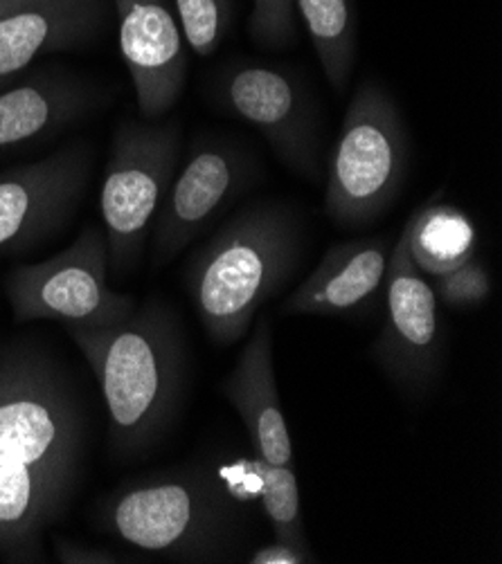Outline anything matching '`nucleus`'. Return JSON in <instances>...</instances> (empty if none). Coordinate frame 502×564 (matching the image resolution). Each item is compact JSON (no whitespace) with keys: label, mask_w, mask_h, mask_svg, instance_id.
Returning a JSON list of instances; mask_svg holds the SVG:
<instances>
[{"label":"nucleus","mask_w":502,"mask_h":564,"mask_svg":"<svg viewBox=\"0 0 502 564\" xmlns=\"http://www.w3.org/2000/svg\"><path fill=\"white\" fill-rule=\"evenodd\" d=\"M66 330L99 382L110 449L122 459L149 453L181 403L185 345L172 306L151 300L114 326Z\"/></svg>","instance_id":"nucleus-1"},{"label":"nucleus","mask_w":502,"mask_h":564,"mask_svg":"<svg viewBox=\"0 0 502 564\" xmlns=\"http://www.w3.org/2000/svg\"><path fill=\"white\" fill-rule=\"evenodd\" d=\"M305 250V225L282 200L242 207L199 246L185 268V291L218 347L239 343L259 308L282 291Z\"/></svg>","instance_id":"nucleus-2"},{"label":"nucleus","mask_w":502,"mask_h":564,"mask_svg":"<svg viewBox=\"0 0 502 564\" xmlns=\"http://www.w3.org/2000/svg\"><path fill=\"white\" fill-rule=\"evenodd\" d=\"M244 506L214 468L188 466L110 492L99 503L97 524L145 553L179 562H228L246 533Z\"/></svg>","instance_id":"nucleus-3"},{"label":"nucleus","mask_w":502,"mask_h":564,"mask_svg":"<svg viewBox=\"0 0 502 564\" xmlns=\"http://www.w3.org/2000/svg\"><path fill=\"white\" fill-rule=\"evenodd\" d=\"M82 416L71 382L39 347H0V457L32 473L64 509L82 468Z\"/></svg>","instance_id":"nucleus-4"},{"label":"nucleus","mask_w":502,"mask_h":564,"mask_svg":"<svg viewBox=\"0 0 502 564\" xmlns=\"http://www.w3.org/2000/svg\"><path fill=\"white\" fill-rule=\"evenodd\" d=\"M410 160L402 108L376 79L359 84L327 164L324 214L345 230L381 218L399 198Z\"/></svg>","instance_id":"nucleus-5"},{"label":"nucleus","mask_w":502,"mask_h":564,"mask_svg":"<svg viewBox=\"0 0 502 564\" xmlns=\"http://www.w3.org/2000/svg\"><path fill=\"white\" fill-rule=\"evenodd\" d=\"M181 158V122L125 120L110 140L99 209L108 272L122 279L138 265L151 223L174 181Z\"/></svg>","instance_id":"nucleus-6"},{"label":"nucleus","mask_w":502,"mask_h":564,"mask_svg":"<svg viewBox=\"0 0 502 564\" xmlns=\"http://www.w3.org/2000/svg\"><path fill=\"white\" fill-rule=\"evenodd\" d=\"M17 324L50 319L68 326H114L136 311V300L108 286V250L102 228L86 225L54 257L17 265L3 281Z\"/></svg>","instance_id":"nucleus-7"},{"label":"nucleus","mask_w":502,"mask_h":564,"mask_svg":"<svg viewBox=\"0 0 502 564\" xmlns=\"http://www.w3.org/2000/svg\"><path fill=\"white\" fill-rule=\"evenodd\" d=\"M210 101L255 127L291 172L320 183V110L305 79L287 68L228 62L207 84Z\"/></svg>","instance_id":"nucleus-8"},{"label":"nucleus","mask_w":502,"mask_h":564,"mask_svg":"<svg viewBox=\"0 0 502 564\" xmlns=\"http://www.w3.org/2000/svg\"><path fill=\"white\" fill-rule=\"evenodd\" d=\"M255 172L257 162L244 144L216 135L199 138L156 214L153 268L181 254L223 207L253 185Z\"/></svg>","instance_id":"nucleus-9"},{"label":"nucleus","mask_w":502,"mask_h":564,"mask_svg":"<svg viewBox=\"0 0 502 564\" xmlns=\"http://www.w3.org/2000/svg\"><path fill=\"white\" fill-rule=\"evenodd\" d=\"M95 149L71 142L0 174V252H25L77 214L90 183Z\"/></svg>","instance_id":"nucleus-10"},{"label":"nucleus","mask_w":502,"mask_h":564,"mask_svg":"<svg viewBox=\"0 0 502 564\" xmlns=\"http://www.w3.org/2000/svg\"><path fill=\"white\" fill-rule=\"evenodd\" d=\"M383 373L406 391H424L441 367V324L428 279L408 257L399 235L387 261L383 322L372 345Z\"/></svg>","instance_id":"nucleus-11"},{"label":"nucleus","mask_w":502,"mask_h":564,"mask_svg":"<svg viewBox=\"0 0 502 564\" xmlns=\"http://www.w3.org/2000/svg\"><path fill=\"white\" fill-rule=\"evenodd\" d=\"M120 52L142 120L156 122L181 99L188 82V43L170 0H110Z\"/></svg>","instance_id":"nucleus-12"},{"label":"nucleus","mask_w":502,"mask_h":564,"mask_svg":"<svg viewBox=\"0 0 502 564\" xmlns=\"http://www.w3.org/2000/svg\"><path fill=\"white\" fill-rule=\"evenodd\" d=\"M389 237H361L333 243L302 284L282 304V315L361 317L381 300L389 252Z\"/></svg>","instance_id":"nucleus-13"},{"label":"nucleus","mask_w":502,"mask_h":564,"mask_svg":"<svg viewBox=\"0 0 502 564\" xmlns=\"http://www.w3.org/2000/svg\"><path fill=\"white\" fill-rule=\"evenodd\" d=\"M110 0H21L0 19V90L41 54L90 45L110 19Z\"/></svg>","instance_id":"nucleus-14"},{"label":"nucleus","mask_w":502,"mask_h":564,"mask_svg":"<svg viewBox=\"0 0 502 564\" xmlns=\"http://www.w3.org/2000/svg\"><path fill=\"white\" fill-rule=\"evenodd\" d=\"M104 99L99 86L64 68L25 75L17 86L0 90V153L82 122Z\"/></svg>","instance_id":"nucleus-15"},{"label":"nucleus","mask_w":502,"mask_h":564,"mask_svg":"<svg viewBox=\"0 0 502 564\" xmlns=\"http://www.w3.org/2000/svg\"><path fill=\"white\" fill-rule=\"evenodd\" d=\"M221 389L239 414L255 457L277 466H293V441L277 391L273 326L266 315L255 322L253 335Z\"/></svg>","instance_id":"nucleus-16"},{"label":"nucleus","mask_w":502,"mask_h":564,"mask_svg":"<svg viewBox=\"0 0 502 564\" xmlns=\"http://www.w3.org/2000/svg\"><path fill=\"white\" fill-rule=\"evenodd\" d=\"M214 470L239 501L246 506H259L273 529L275 540L311 551L309 538L305 533L300 490L293 466H277L261 457H237L233 462L218 464Z\"/></svg>","instance_id":"nucleus-17"},{"label":"nucleus","mask_w":502,"mask_h":564,"mask_svg":"<svg viewBox=\"0 0 502 564\" xmlns=\"http://www.w3.org/2000/svg\"><path fill=\"white\" fill-rule=\"evenodd\" d=\"M402 237L415 268L432 279L473 259L478 246L471 216L449 203H430L413 214Z\"/></svg>","instance_id":"nucleus-18"},{"label":"nucleus","mask_w":502,"mask_h":564,"mask_svg":"<svg viewBox=\"0 0 502 564\" xmlns=\"http://www.w3.org/2000/svg\"><path fill=\"white\" fill-rule=\"evenodd\" d=\"M298 19L337 95H345L356 62V14L352 0H298Z\"/></svg>","instance_id":"nucleus-19"},{"label":"nucleus","mask_w":502,"mask_h":564,"mask_svg":"<svg viewBox=\"0 0 502 564\" xmlns=\"http://www.w3.org/2000/svg\"><path fill=\"white\" fill-rule=\"evenodd\" d=\"M185 43L196 56H212L226 41L235 3L233 0H170Z\"/></svg>","instance_id":"nucleus-20"},{"label":"nucleus","mask_w":502,"mask_h":564,"mask_svg":"<svg viewBox=\"0 0 502 564\" xmlns=\"http://www.w3.org/2000/svg\"><path fill=\"white\" fill-rule=\"evenodd\" d=\"M298 0H253L250 39L266 50H282L298 39Z\"/></svg>","instance_id":"nucleus-21"},{"label":"nucleus","mask_w":502,"mask_h":564,"mask_svg":"<svg viewBox=\"0 0 502 564\" xmlns=\"http://www.w3.org/2000/svg\"><path fill=\"white\" fill-rule=\"evenodd\" d=\"M435 297L451 308H473L489 300L491 295V274L489 270L473 259L460 268L435 276Z\"/></svg>","instance_id":"nucleus-22"},{"label":"nucleus","mask_w":502,"mask_h":564,"mask_svg":"<svg viewBox=\"0 0 502 564\" xmlns=\"http://www.w3.org/2000/svg\"><path fill=\"white\" fill-rule=\"evenodd\" d=\"M54 560L60 564H120L127 562L125 555L104 549V546H93L79 540L71 538H57L52 544Z\"/></svg>","instance_id":"nucleus-23"},{"label":"nucleus","mask_w":502,"mask_h":564,"mask_svg":"<svg viewBox=\"0 0 502 564\" xmlns=\"http://www.w3.org/2000/svg\"><path fill=\"white\" fill-rule=\"evenodd\" d=\"M246 562H250V564H311L318 560H316L313 551L298 549L282 540H273L270 544L253 551Z\"/></svg>","instance_id":"nucleus-24"},{"label":"nucleus","mask_w":502,"mask_h":564,"mask_svg":"<svg viewBox=\"0 0 502 564\" xmlns=\"http://www.w3.org/2000/svg\"><path fill=\"white\" fill-rule=\"evenodd\" d=\"M21 0H0V19H6L12 10L19 8Z\"/></svg>","instance_id":"nucleus-25"}]
</instances>
